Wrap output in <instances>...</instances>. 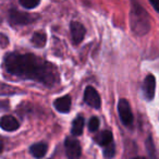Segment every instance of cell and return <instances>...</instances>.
<instances>
[{"mask_svg":"<svg viewBox=\"0 0 159 159\" xmlns=\"http://www.w3.org/2000/svg\"><path fill=\"white\" fill-rule=\"evenodd\" d=\"M115 154H116V145L113 143L109 144L104 149V156L107 159H112L115 157Z\"/></svg>","mask_w":159,"mask_h":159,"instance_id":"15","label":"cell"},{"mask_svg":"<svg viewBox=\"0 0 159 159\" xmlns=\"http://www.w3.org/2000/svg\"><path fill=\"white\" fill-rule=\"evenodd\" d=\"M112 139H113V136L110 131H102V132H99L95 136L96 143L100 146H105V147L108 146L109 144L112 143Z\"/></svg>","mask_w":159,"mask_h":159,"instance_id":"11","label":"cell"},{"mask_svg":"<svg viewBox=\"0 0 159 159\" xmlns=\"http://www.w3.org/2000/svg\"><path fill=\"white\" fill-rule=\"evenodd\" d=\"M47 145L45 143H37L34 144L30 148V152L33 155L35 158H43L47 152Z\"/></svg>","mask_w":159,"mask_h":159,"instance_id":"12","label":"cell"},{"mask_svg":"<svg viewBox=\"0 0 159 159\" xmlns=\"http://www.w3.org/2000/svg\"><path fill=\"white\" fill-rule=\"evenodd\" d=\"M66 152L69 159H79L82 154L81 144L77 139L68 137L66 139Z\"/></svg>","mask_w":159,"mask_h":159,"instance_id":"5","label":"cell"},{"mask_svg":"<svg viewBox=\"0 0 159 159\" xmlns=\"http://www.w3.org/2000/svg\"><path fill=\"white\" fill-rule=\"evenodd\" d=\"M20 123L19 121L12 116H3L1 119H0V128L8 132H12V131H16L19 129Z\"/></svg>","mask_w":159,"mask_h":159,"instance_id":"9","label":"cell"},{"mask_svg":"<svg viewBox=\"0 0 159 159\" xmlns=\"http://www.w3.org/2000/svg\"><path fill=\"white\" fill-rule=\"evenodd\" d=\"M130 24L131 30L139 36L146 35L149 32V16L145 11V9L139 5H137V3H133L132 9H131Z\"/></svg>","mask_w":159,"mask_h":159,"instance_id":"2","label":"cell"},{"mask_svg":"<svg viewBox=\"0 0 159 159\" xmlns=\"http://www.w3.org/2000/svg\"><path fill=\"white\" fill-rule=\"evenodd\" d=\"M71 104H72V100H71V97L69 95L57 98V99L53 102L55 108L57 109L59 112H62V113H66L70 111Z\"/></svg>","mask_w":159,"mask_h":159,"instance_id":"10","label":"cell"},{"mask_svg":"<svg viewBox=\"0 0 159 159\" xmlns=\"http://www.w3.org/2000/svg\"><path fill=\"white\" fill-rule=\"evenodd\" d=\"M2 150H3V144H2V142L0 141V154L2 152Z\"/></svg>","mask_w":159,"mask_h":159,"instance_id":"19","label":"cell"},{"mask_svg":"<svg viewBox=\"0 0 159 159\" xmlns=\"http://www.w3.org/2000/svg\"><path fill=\"white\" fill-rule=\"evenodd\" d=\"M84 102H86L87 105H89V106L93 107V108H95V109L99 108L100 104H102L99 94H98L97 91L92 86H87L86 89H85Z\"/></svg>","mask_w":159,"mask_h":159,"instance_id":"6","label":"cell"},{"mask_svg":"<svg viewBox=\"0 0 159 159\" xmlns=\"http://www.w3.org/2000/svg\"><path fill=\"white\" fill-rule=\"evenodd\" d=\"M38 19L37 14L27 13V12H21L18 10H11L9 13V20L12 24H19V25H25L31 24L35 22Z\"/></svg>","mask_w":159,"mask_h":159,"instance_id":"3","label":"cell"},{"mask_svg":"<svg viewBox=\"0 0 159 159\" xmlns=\"http://www.w3.org/2000/svg\"><path fill=\"white\" fill-rule=\"evenodd\" d=\"M155 91H156V79L154 75L149 74L146 76L143 84V93L146 99L152 100L155 96Z\"/></svg>","mask_w":159,"mask_h":159,"instance_id":"7","label":"cell"},{"mask_svg":"<svg viewBox=\"0 0 159 159\" xmlns=\"http://www.w3.org/2000/svg\"><path fill=\"white\" fill-rule=\"evenodd\" d=\"M99 128V119L97 117H93L89 121V129L91 132H96Z\"/></svg>","mask_w":159,"mask_h":159,"instance_id":"17","label":"cell"},{"mask_svg":"<svg viewBox=\"0 0 159 159\" xmlns=\"http://www.w3.org/2000/svg\"><path fill=\"white\" fill-rule=\"evenodd\" d=\"M70 31L74 44H80L85 36V27L79 22H71Z\"/></svg>","mask_w":159,"mask_h":159,"instance_id":"8","label":"cell"},{"mask_svg":"<svg viewBox=\"0 0 159 159\" xmlns=\"http://www.w3.org/2000/svg\"><path fill=\"white\" fill-rule=\"evenodd\" d=\"M40 3L39 0H20V5L26 9H33Z\"/></svg>","mask_w":159,"mask_h":159,"instance_id":"16","label":"cell"},{"mask_svg":"<svg viewBox=\"0 0 159 159\" xmlns=\"http://www.w3.org/2000/svg\"><path fill=\"white\" fill-rule=\"evenodd\" d=\"M47 36L44 32H36L32 36V43L36 48H43L46 45Z\"/></svg>","mask_w":159,"mask_h":159,"instance_id":"13","label":"cell"},{"mask_svg":"<svg viewBox=\"0 0 159 159\" xmlns=\"http://www.w3.org/2000/svg\"><path fill=\"white\" fill-rule=\"evenodd\" d=\"M5 66L10 74L34 80L47 86H53L59 82L56 66L31 53H9L5 57Z\"/></svg>","mask_w":159,"mask_h":159,"instance_id":"1","label":"cell"},{"mask_svg":"<svg viewBox=\"0 0 159 159\" xmlns=\"http://www.w3.org/2000/svg\"><path fill=\"white\" fill-rule=\"evenodd\" d=\"M118 111H119L120 119L125 126H131L133 124V115L131 110L130 104L126 99H120L118 104Z\"/></svg>","mask_w":159,"mask_h":159,"instance_id":"4","label":"cell"},{"mask_svg":"<svg viewBox=\"0 0 159 159\" xmlns=\"http://www.w3.org/2000/svg\"><path fill=\"white\" fill-rule=\"evenodd\" d=\"M150 5H152V7H154V9L159 13V0H156V1H155V0H150Z\"/></svg>","mask_w":159,"mask_h":159,"instance_id":"18","label":"cell"},{"mask_svg":"<svg viewBox=\"0 0 159 159\" xmlns=\"http://www.w3.org/2000/svg\"><path fill=\"white\" fill-rule=\"evenodd\" d=\"M83 129H84V118L77 117L72 123V134L75 136L81 135L83 133Z\"/></svg>","mask_w":159,"mask_h":159,"instance_id":"14","label":"cell"},{"mask_svg":"<svg viewBox=\"0 0 159 159\" xmlns=\"http://www.w3.org/2000/svg\"><path fill=\"white\" fill-rule=\"evenodd\" d=\"M133 159H146V158H144V157H135V158H133Z\"/></svg>","mask_w":159,"mask_h":159,"instance_id":"20","label":"cell"}]
</instances>
